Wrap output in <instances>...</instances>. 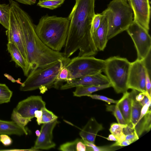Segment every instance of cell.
Listing matches in <instances>:
<instances>
[{
	"mask_svg": "<svg viewBox=\"0 0 151 151\" xmlns=\"http://www.w3.org/2000/svg\"><path fill=\"white\" fill-rule=\"evenodd\" d=\"M95 1L76 0L68 17L70 24L63 52L66 58H69L78 50L79 56H93L97 53L91 33Z\"/></svg>",
	"mask_w": 151,
	"mask_h": 151,
	"instance_id": "cell-1",
	"label": "cell"
},
{
	"mask_svg": "<svg viewBox=\"0 0 151 151\" xmlns=\"http://www.w3.org/2000/svg\"><path fill=\"white\" fill-rule=\"evenodd\" d=\"M20 13L27 60L31 71L66 58L63 53L52 50L44 43L36 33L35 25L32 19L21 7Z\"/></svg>",
	"mask_w": 151,
	"mask_h": 151,
	"instance_id": "cell-2",
	"label": "cell"
},
{
	"mask_svg": "<svg viewBox=\"0 0 151 151\" xmlns=\"http://www.w3.org/2000/svg\"><path fill=\"white\" fill-rule=\"evenodd\" d=\"M70 24L68 17L46 14L35 25V31L41 41L54 50L60 52L64 47Z\"/></svg>",
	"mask_w": 151,
	"mask_h": 151,
	"instance_id": "cell-3",
	"label": "cell"
},
{
	"mask_svg": "<svg viewBox=\"0 0 151 151\" xmlns=\"http://www.w3.org/2000/svg\"><path fill=\"white\" fill-rule=\"evenodd\" d=\"M70 59L65 58L31 70L21 84L20 90L25 91L39 89L41 92L47 88H58L59 84L57 80V77L60 70L67 65Z\"/></svg>",
	"mask_w": 151,
	"mask_h": 151,
	"instance_id": "cell-4",
	"label": "cell"
},
{
	"mask_svg": "<svg viewBox=\"0 0 151 151\" xmlns=\"http://www.w3.org/2000/svg\"><path fill=\"white\" fill-rule=\"evenodd\" d=\"M101 13L107 21L108 40L126 30L133 21V10L125 0H112Z\"/></svg>",
	"mask_w": 151,
	"mask_h": 151,
	"instance_id": "cell-5",
	"label": "cell"
},
{
	"mask_svg": "<svg viewBox=\"0 0 151 151\" xmlns=\"http://www.w3.org/2000/svg\"><path fill=\"white\" fill-rule=\"evenodd\" d=\"M105 60L104 72L111 87L118 93L127 91L131 62L127 58L118 56L111 57Z\"/></svg>",
	"mask_w": 151,
	"mask_h": 151,
	"instance_id": "cell-6",
	"label": "cell"
},
{
	"mask_svg": "<svg viewBox=\"0 0 151 151\" xmlns=\"http://www.w3.org/2000/svg\"><path fill=\"white\" fill-rule=\"evenodd\" d=\"M105 65V60L96 58L93 56H78L70 59L66 67L69 70L70 81L102 73L104 71Z\"/></svg>",
	"mask_w": 151,
	"mask_h": 151,
	"instance_id": "cell-7",
	"label": "cell"
},
{
	"mask_svg": "<svg viewBox=\"0 0 151 151\" xmlns=\"http://www.w3.org/2000/svg\"><path fill=\"white\" fill-rule=\"evenodd\" d=\"M10 6L9 27L6 31L8 42L14 43L27 61V52L21 26L19 4L13 0H8ZM28 62V61H27Z\"/></svg>",
	"mask_w": 151,
	"mask_h": 151,
	"instance_id": "cell-8",
	"label": "cell"
},
{
	"mask_svg": "<svg viewBox=\"0 0 151 151\" xmlns=\"http://www.w3.org/2000/svg\"><path fill=\"white\" fill-rule=\"evenodd\" d=\"M126 31L134 43L137 52V59L144 60L151 52V38L149 31L134 21Z\"/></svg>",
	"mask_w": 151,
	"mask_h": 151,
	"instance_id": "cell-9",
	"label": "cell"
},
{
	"mask_svg": "<svg viewBox=\"0 0 151 151\" xmlns=\"http://www.w3.org/2000/svg\"><path fill=\"white\" fill-rule=\"evenodd\" d=\"M146 71L144 59H136L131 62L127 82L128 89L143 93L147 96L145 86Z\"/></svg>",
	"mask_w": 151,
	"mask_h": 151,
	"instance_id": "cell-10",
	"label": "cell"
},
{
	"mask_svg": "<svg viewBox=\"0 0 151 151\" xmlns=\"http://www.w3.org/2000/svg\"><path fill=\"white\" fill-rule=\"evenodd\" d=\"M42 97L32 96L19 102L14 110L23 117L31 120L35 117V112L45 107Z\"/></svg>",
	"mask_w": 151,
	"mask_h": 151,
	"instance_id": "cell-11",
	"label": "cell"
},
{
	"mask_svg": "<svg viewBox=\"0 0 151 151\" xmlns=\"http://www.w3.org/2000/svg\"><path fill=\"white\" fill-rule=\"evenodd\" d=\"M129 5L133 12V21L149 31L151 12L149 0H130Z\"/></svg>",
	"mask_w": 151,
	"mask_h": 151,
	"instance_id": "cell-12",
	"label": "cell"
},
{
	"mask_svg": "<svg viewBox=\"0 0 151 151\" xmlns=\"http://www.w3.org/2000/svg\"><path fill=\"white\" fill-rule=\"evenodd\" d=\"M109 84L111 83L106 76L100 73L68 81L60 89L65 90L78 86H99Z\"/></svg>",
	"mask_w": 151,
	"mask_h": 151,
	"instance_id": "cell-13",
	"label": "cell"
},
{
	"mask_svg": "<svg viewBox=\"0 0 151 151\" xmlns=\"http://www.w3.org/2000/svg\"><path fill=\"white\" fill-rule=\"evenodd\" d=\"M58 123L56 120L48 123L43 124L40 130V134L35 141L32 149L34 150L38 149L48 150L54 148L56 145L52 140L53 130Z\"/></svg>",
	"mask_w": 151,
	"mask_h": 151,
	"instance_id": "cell-14",
	"label": "cell"
},
{
	"mask_svg": "<svg viewBox=\"0 0 151 151\" xmlns=\"http://www.w3.org/2000/svg\"><path fill=\"white\" fill-rule=\"evenodd\" d=\"M107 34V21L102 14L100 25L96 31L92 34L93 40L98 51H103L106 47L108 40Z\"/></svg>",
	"mask_w": 151,
	"mask_h": 151,
	"instance_id": "cell-15",
	"label": "cell"
},
{
	"mask_svg": "<svg viewBox=\"0 0 151 151\" xmlns=\"http://www.w3.org/2000/svg\"><path fill=\"white\" fill-rule=\"evenodd\" d=\"M104 129L102 124L98 122L94 118H91L79 133L83 140L95 143L98 132Z\"/></svg>",
	"mask_w": 151,
	"mask_h": 151,
	"instance_id": "cell-16",
	"label": "cell"
},
{
	"mask_svg": "<svg viewBox=\"0 0 151 151\" xmlns=\"http://www.w3.org/2000/svg\"><path fill=\"white\" fill-rule=\"evenodd\" d=\"M7 46V50L11 57L12 60L15 62L17 65L22 68L24 75L27 76L31 71L30 65L27 61L14 43L8 42Z\"/></svg>",
	"mask_w": 151,
	"mask_h": 151,
	"instance_id": "cell-17",
	"label": "cell"
},
{
	"mask_svg": "<svg viewBox=\"0 0 151 151\" xmlns=\"http://www.w3.org/2000/svg\"><path fill=\"white\" fill-rule=\"evenodd\" d=\"M116 104L118 107L128 126H132L131 122L132 101L130 92L127 91L123 93L121 98Z\"/></svg>",
	"mask_w": 151,
	"mask_h": 151,
	"instance_id": "cell-18",
	"label": "cell"
},
{
	"mask_svg": "<svg viewBox=\"0 0 151 151\" xmlns=\"http://www.w3.org/2000/svg\"><path fill=\"white\" fill-rule=\"evenodd\" d=\"M27 135L24 130L13 121L0 120V135L15 134L21 136Z\"/></svg>",
	"mask_w": 151,
	"mask_h": 151,
	"instance_id": "cell-19",
	"label": "cell"
},
{
	"mask_svg": "<svg viewBox=\"0 0 151 151\" xmlns=\"http://www.w3.org/2000/svg\"><path fill=\"white\" fill-rule=\"evenodd\" d=\"M137 91L132 90L130 92L132 101L131 122L134 129L138 122L142 107L140 102L135 99V96L137 94Z\"/></svg>",
	"mask_w": 151,
	"mask_h": 151,
	"instance_id": "cell-20",
	"label": "cell"
},
{
	"mask_svg": "<svg viewBox=\"0 0 151 151\" xmlns=\"http://www.w3.org/2000/svg\"><path fill=\"white\" fill-rule=\"evenodd\" d=\"M111 87V84L99 86H78L76 87V90L73 92V94L74 96L77 97L88 96L95 92Z\"/></svg>",
	"mask_w": 151,
	"mask_h": 151,
	"instance_id": "cell-21",
	"label": "cell"
},
{
	"mask_svg": "<svg viewBox=\"0 0 151 151\" xmlns=\"http://www.w3.org/2000/svg\"><path fill=\"white\" fill-rule=\"evenodd\" d=\"M10 11L9 4H0V24L6 29L9 27Z\"/></svg>",
	"mask_w": 151,
	"mask_h": 151,
	"instance_id": "cell-22",
	"label": "cell"
},
{
	"mask_svg": "<svg viewBox=\"0 0 151 151\" xmlns=\"http://www.w3.org/2000/svg\"><path fill=\"white\" fill-rule=\"evenodd\" d=\"M12 92L4 84L0 83V104L10 101Z\"/></svg>",
	"mask_w": 151,
	"mask_h": 151,
	"instance_id": "cell-23",
	"label": "cell"
},
{
	"mask_svg": "<svg viewBox=\"0 0 151 151\" xmlns=\"http://www.w3.org/2000/svg\"><path fill=\"white\" fill-rule=\"evenodd\" d=\"M65 0H39L37 5L41 7L54 9L61 5Z\"/></svg>",
	"mask_w": 151,
	"mask_h": 151,
	"instance_id": "cell-24",
	"label": "cell"
},
{
	"mask_svg": "<svg viewBox=\"0 0 151 151\" xmlns=\"http://www.w3.org/2000/svg\"><path fill=\"white\" fill-rule=\"evenodd\" d=\"M11 119L24 130L27 135L28 134V132L25 126L31 120L23 117L14 110L11 115Z\"/></svg>",
	"mask_w": 151,
	"mask_h": 151,
	"instance_id": "cell-25",
	"label": "cell"
},
{
	"mask_svg": "<svg viewBox=\"0 0 151 151\" xmlns=\"http://www.w3.org/2000/svg\"><path fill=\"white\" fill-rule=\"evenodd\" d=\"M106 111L112 112L118 123L127 125L118 107L116 104L110 105L106 104Z\"/></svg>",
	"mask_w": 151,
	"mask_h": 151,
	"instance_id": "cell-26",
	"label": "cell"
},
{
	"mask_svg": "<svg viewBox=\"0 0 151 151\" xmlns=\"http://www.w3.org/2000/svg\"><path fill=\"white\" fill-rule=\"evenodd\" d=\"M123 132L125 135V139L130 141L131 143L139 139L135 130L132 127L128 126L123 129Z\"/></svg>",
	"mask_w": 151,
	"mask_h": 151,
	"instance_id": "cell-27",
	"label": "cell"
},
{
	"mask_svg": "<svg viewBox=\"0 0 151 151\" xmlns=\"http://www.w3.org/2000/svg\"><path fill=\"white\" fill-rule=\"evenodd\" d=\"M83 142L86 147L87 151H110L114 150L113 147L110 146H98L94 143L83 140Z\"/></svg>",
	"mask_w": 151,
	"mask_h": 151,
	"instance_id": "cell-28",
	"label": "cell"
},
{
	"mask_svg": "<svg viewBox=\"0 0 151 151\" xmlns=\"http://www.w3.org/2000/svg\"><path fill=\"white\" fill-rule=\"evenodd\" d=\"M127 126V125L119 123H113L111 124L109 131L111 133L114 135L117 139L124 133L123 129Z\"/></svg>",
	"mask_w": 151,
	"mask_h": 151,
	"instance_id": "cell-29",
	"label": "cell"
},
{
	"mask_svg": "<svg viewBox=\"0 0 151 151\" xmlns=\"http://www.w3.org/2000/svg\"><path fill=\"white\" fill-rule=\"evenodd\" d=\"M42 123H46L57 120L58 117L52 112L47 110L45 107L42 108Z\"/></svg>",
	"mask_w": 151,
	"mask_h": 151,
	"instance_id": "cell-30",
	"label": "cell"
},
{
	"mask_svg": "<svg viewBox=\"0 0 151 151\" xmlns=\"http://www.w3.org/2000/svg\"><path fill=\"white\" fill-rule=\"evenodd\" d=\"M66 66L62 68L57 77V80L59 84L62 82L70 81L69 72Z\"/></svg>",
	"mask_w": 151,
	"mask_h": 151,
	"instance_id": "cell-31",
	"label": "cell"
},
{
	"mask_svg": "<svg viewBox=\"0 0 151 151\" xmlns=\"http://www.w3.org/2000/svg\"><path fill=\"white\" fill-rule=\"evenodd\" d=\"M78 139L63 144L60 146L59 149L63 151H76V144Z\"/></svg>",
	"mask_w": 151,
	"mask_h": 151,
	"instance_id": "cell-32",
	"label": "cell"
},
{
	"mask_svg": "<svg viewBox=\"0 0 151 151\" xmlns=\"http://www.w3.org/2000/svg\"><path fill=\"white\" fill-rule=\"evenodd\" d=\"M151 70L146 68L145 86L147 96L151 99V83L150 81Z\"/></svg>",
	"mask_w": 151,
	"mask_h": 151,
	"instance_id": "cell-33",
	"label": "cell"
},
{
	"mask_svg": "<svg viewBox=\"0 0 151 151\" xmlns=\"http://www.w3.org/2000/svg\"><path fill=\"white\" fill-rule=\"evenodd\" d=\"M102 14H95L92 24L91 33H94L100 25Z\"/></svg>",
	"mask_w": 151,
	"mask_h": 151,
	"instance_id": "cell-34",
	"label": "cell"
},
{
	"mask_svg": "<svg viewBox=\"0 0 151 151\" xmlns=\"http://www.w3.org/2000/svg\"><path fill=\"white\" fill-rule=\"evenodd\" d=\"M90 97L93 99H98L104 101L108 104H110L111 103L116 104L118 102V100H115L111 99L107 97L100 95L97 94L92 95L91 94L88 96Z\"/></svg>",
	"mask_w": 151,
	"mask_h": 151,
	"instance_id": "cell-35",
	"label": "cell"
},
{
	"mask_svg": "<svg viewBox=\"0 0 151 151\" xmlns=\"http://www.w3.org/2000/svg\"><path fill=\"white\" fill-rule=\"evenodd\" d=\"M145 131L149 132L151 127V111H150L144 116Z\"/></svg>",
	"mask_w": 151,
	"mask_h": 151,
	"instance_id": "cell-36",
	"label": "cell"
},
{
	"mask_svg": "<svg viewBox=\"0 0 151 151\" xmlns=\"http://www.w3.org/2000/svg\"><path fill=\"white\" fill-rule=\"evenodd\" d=\"M0 142L5 146L11 145L12 142L11 138L7 134H3L0 135Z\"/></svg>",
	"mask_w": 151,
	"mask_h": 151,
	"instance_id": "cell-37",
	"label": "cell"
},
{
	"mask_svg": "<svg viewBox=\"0 0 151 151\" xmlns=\"http://www.w3.org/2000/svg\"><path fill=\"white\" fill-rule=\"evenodd\" d=\"M86 145L84 143L83 139H78L76 144V151H86Z\"/></svg>",
	"mask_w": 151,
	"mask_h": 151,
	"instance_id": "cell-38",
	"label": "cell"
},
{
	"mask_svg": "<svg viewBox=\"0 0 151 151\" xmlns=\"http://www.w3.org/2000/svg\"><path fill=\"white\" fill-rule=\"evenodd\" d=\"M35 117L37 118L38 124L40 125L42 123V112L41 110H37L35 112Z\"/></svg>",
	"mask_w": 151,
	"mask_h": 151,
	"instance_id": "cell-39",
	"label": "cell"
},
{
	"mask_svg": "<svg viewBox=\"0 0 151 151\" xmlns=\"http://www.w3.org/2000/svg\"><path fill=\"white\" fill-rule=\"evenodd\" d=\"M131 144V143L130 141L125 139L120 143L116 142L111 145V146L112 147L116 146H125L130 145Z\"/></svg>",
	"mask_w": 151,
	"mask_h": 151,
	"instance_id": "cell-40",
	"label": "cell"
},
{
	"mask_svg": "<svg viewBox=\"0 0 151 151\" xmlns=\"http://www.w3.org/2000/svg\"><path fill=\"white\" fill-rule=\"evenodd\" d=\"M18 2L29 5H31L35 4L36 0H15Z\"/></svg>",
	"mask_w": 151,
	"mask_h": 151,
	"instance_id": "cell-41",
	"label": "cell"
},
{
	"mask_svg": "<svg viewBox=\"0 0 151 151\" xmlns=\"http://www.w3.org/2000/svg\"><path fill=\"white\" fill-rule=\"evenodd\" d=\"M145 95L144 93L140 92L136 96L135 99L136 101L140 102L142 100Z\"/></svg>",
	"mask_w": 151,
	"mask_h": 151,
	"instance_id": "cell-42",
	"label": "cell"
},
{
	"mask_svg": "<svg viewBox=\"0 0 151 151\" xmlns=\"http://www.w3.org/2000/svg\"><path fill=\"white\" fill-rule=\"evenodd\" d=\"M149 101H151V99H150L147 96L145 95L143 99L140 102L142 106H143Z\"/></svg>",
	"mask_w": 151,
	"mask_h": 151,
	"instance_id": "cell-43",
	"label": "cell"
},
{
	"mask_svg": "<svg viewBox=\"0 0 151 151\" xmlns=\"http://www.w3.org/2000/svg\"><path fill=\"white\" fill-rule=\"evenodd\" d=\"M106 139L109 140L113 141L116 142L117 139L112 134H110L107 138Z\"/></svg>",
	"mask_w": 151,
	"mask_h": 151,
	"instance_id": "cell-44",
	"label": "cell"
},
{
	"mask_svg": "<svg viewBox=\"0 0 151 151\" xmlns=\"http://www.w3.org/2000/svg\"><path fill=\"white\" fill-rule=\"evenodd\" d=\"M125 139V135L123 133L117 139L116 142L118 143H120Z\"/></svg>",
	"mask_w": 151,
	"mask_h": 151,
	"instance_id": "cell-45",
	"label": "cell"
},
{
	"mask_svg": "<svg viewBox=\"0 0 151 151\" xmlns=\"http://www.w3.org/2000/svg\"><path fill=\"white\" fill-rule=\"evenodd\" d=\"M4 76L8 79L11 80L13 82H17V81H15L11 76L8 74H4Z\"/></svg>",
	"mask_w": 151,
	"mask_h": 151,
	"instance_id": "cell-46",
	"label": "cell"
},
{
	"mask_svg": "<svg viewBox=\"0 0 151 151\" xmlns=\"http://www.w3.org/2000/svg\"><path fill=\"white\" fill-rule=\"evenodd\" d=\"M35 134L36 136L38 137L40 135V132L38 130H36L35 131Z\"/></svg>",
	"mask_w": 151,
	"mask_h": 151,
	"instance_id": "cell-47",
	"label": "cell"
},
{
	"mask_svg": "<svg viewBox=\"0 0 151 151\" xmlns=\"http://www.w3.org/2000/svg\"><path fill=\"white\" fill-rule=\"evenodd\" d=\"M126 0V1H128V3L129 4H130V0Z\"/></svg>",
	"mask_w": 151,
	"mask_h": 151,
	"instance_id": "cell-48",
	"label": "cell"
}]
</instances>
